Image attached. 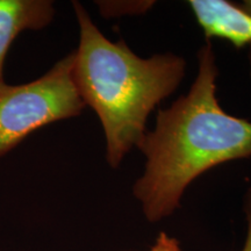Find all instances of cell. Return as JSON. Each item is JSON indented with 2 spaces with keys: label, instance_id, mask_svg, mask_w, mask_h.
Returning <instances> with one entry per match:
<instances>
[{
  "label": "cell",
  "instance_id": "5b68a950",
  "mask_svg": "<svg viewBox=\"0 0 251 251\" xmlns=\"http://www.w3.org/2000/svg\"><path fill=\"white\" fill-rule=\"evenodd\" d=\"M54 15V4L48 0H0V80H4L6 55L17 36L47 27Z\"/></svg>",
  "mask_w": 251,
  "mask_h": 251
},
{
  "label": "cell",
  "instance_id": "3957f363",
  "mask_svg": "<svg viewBox=\"0 0 251 251\" xmlns=\"http://www.w3.org/2000/svg\"><path fill=\"white\" fill-rule=\"evenodd\" d=\"M74 61L72 51L27 84L0 80V157L40 128L80 115L86 106L72 77Z\"/></svg>",
  "mask_w": 251,
  "mask_h": 251
},
{
  "label": "cell",
  "instance_id": "ba28073f",
  "mask_svg": "<svg viewBox=\"0 0 251 251\" xmlns=\"http://www.w3.org/2000/svg\"><path fill=\"white\" fill-rule=\"evenodd\" d=\"M240 7L243 9V11H246L248 14L251 15V0H246V1H243L242 4L240 5ZM248 48H249V51H248V59H249V65H250V76H251V45L248 46Z\"/></svg>",
  "mask_w": 251,
  "mask_h": 251
},
{
  "label": "cell",
  "instance_id": "277c9868",
  "mask_svg": "<svg viewBox=\"0 0 251 251\" xmlns=\"http://www.w3.org/2000/svg\"><path fill=\"white\" fill-rule=\"evenodd\" d=\"M198 24L207 37H220L236 48L251 45V15L226 0H191Z\"/></svg>",
  "mask_w": 251,
  "mask_h": 251
},
{
  "label": "cell",
  "instance_id": "8992f818",
  "mask_svg": "<svg viewBox=\"0 0 251 251\" xmlns=\"http://www.w3.org/2000/svg\"><path fill=\"white\" fill-rule=\"evenodd\" d=\"M149 251H181L180 243L177 238L161 233L157 237L155 244Z\"/></svg>",
  "mask_w": 251,
  "mask_h": 251
},
{
  "label": "cell",
  "instance_id": "6da1fadb",
  "mask_svg": "<svg viewBox=\"0 0 251 251\" xmlns=\"http://www.w3.org/2000/svg\"><path fill=\"white\" fill-rule=\"evenodd\" d=\"M215 54L207 42L198 52V75L187 94L159 109L155 129L137 146L146 170L133 187L150 222L174 214L196 178L209 169L251 157V122L228 114L216 97Z\"/></svg>",
  "mask_w": 251,
  "mask_h": 251
},
{
  "label": "cell",
  "instance_id": "7a4b0ae2",
  "mask_svg": "<svg viewBox=\"0 0 251 251\" xmlns=\"http://www.w3.org/2000/svg\"><path fill=\"white\" fill-rule=\"evenodd\" d=\"M79 25L72 77L81 100L101 122L106 159L113 169L146 134L150 112L179 86L184 58L174 54L141 58L124 40L112 42L93 24L84 6L74 1Z\"/></svg>",
  "mask_w": 251,
  "mask_h": 251
},
{
  "label": "cell",
  "instance_id": "52a82bcc",
  "mask_svg": "<svg viewBox=\"0 0 251 251\" xmlns=\"http://www.w3.org/2000/svg\"><path fill=\"white\" fill-rule=\"evenodd\" d=\"M243 211H244V214H246L248 229H247L246 242H244L242 251H251V185L248 187L247 192L244 194Z\"/></svg>",
  "mask_w": 251,
  "mask_h": 251
}]
</instances>
